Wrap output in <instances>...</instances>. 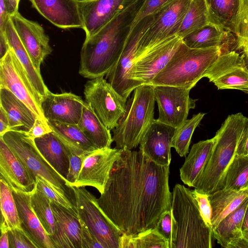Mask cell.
<instances>
[{
  "label": "cell",
  "mask_w": 248,
  "mask_h": 248,
  "mask_svg": "<svg viewBox=\"0 0 248 248\" xmlns=\"http://www.w3.org/2000/svg\"><path fill=\"white\" fill-rule=\"evenodd\" d=\"M173 0H144L132 26L147 16L157 13Z\"/></svg>",
  "instance_id": "obj_43"
},
{
  "label": "cell",
  "mask_w": 248,
  "mask_h": 248,
  "mask_svg": "<svg viewBox=\"0 0 248 248\" xmlns=\"http://www.w3.org/2000/svg\"><path fill=\"white\" fill-rule=\"evenodd\" d=\"M155 15L146 16L131 27L119 59L106 75L107 81L126 100L135 89L140 86L129 78L128 74L135 58L139 43Z\"/></svg>",
  "instance_id": "obj_11"
},
{
  "label": "cell",
  "mask_w": 248,
  "mask_h": 248,
  "mask_svg": "<svg viewBox=\"0 0 248 248\" xmlns=\"http://www.w3.org/2000/svg\"><path fill=\"white\" fill-rule=\"evenodd\" d=\"M78 125L97 149L110 147L113 140L110 130L104 125L86 102Z\"/></svg>",
  "instance_id": "obj_32"
},
{
  "label": "cell",
  "mask_w": 248,
  "mask_h": 248,
  "mask_svg": "<svg viewBox=\"0 0 248 248\" xmlns=\"http://www.w3.org/2000/svg\"><path fill=\"white\" fill-rule=\"evenodd\" d=\"M205 114L202 112L195 114L176 128L172 139L171 147L174 148L181 157H186L188 154L194 131Z\"/></svg>",
  "instance_id": "obj_39"
},
{
  "label": "cell",
  "mask_w": 248,
  "mask_h": 248,
  "mask_svg": "<svg viewBox=\"0 0 248 248\" xmlns=\"http://www.w3.org/2000/svg\"><path fill=\"white\" fill-rule=\"evenodd\" d=\"M35 186L36 188L42 192L50 201L59 203L63 206L73 208L77 210L73 204L66 198L59 194L42 178L36 177Z\"/></svg>",
  "instance_id": "obj_41"
},
{
  "label": "cell",
  "mask_w": 248,
  "mask_h": 248,
  "mask_svg": "<svg viewBox=\"0 0 248 248\" xmlns=\"http://www.w3.org/2000/svg\"><path fill=\"white\" fill-rule=\"evenodd\" d=\"M9 230L5 223L0 222V248H10Z\"/></svg>",
  "instance_id": "obj_50"
},
{
  "label": "cell",
  "mask_w": 248,
  "mask_h": 248,
  "mask_svg": "<svg viewBox=\"0 0 248 248\" xmlns=\"http://www.w3.org/2000/svg\"><path fill=\"white\" fill-rule=\"evenodd\" d=\"M85 102L104 125L113 130L124 113L127 100L103 77L91 79L84 86Z\"/></svg>",
  "instance_id": "obj_10"
},
{
  "label": "cell",
  "mask_w": 248,
  "mask_h": 248,
  "mask_svg": "<svg viewBox=\"0 0 248 248\" xmlns=\"http://www.w3.org/2000/svg\"><path fill=\"white\" fill-rule=\"evenodd\" d=\"M236 154L240 155L248 156V119L238 142Z\"/></svg>",
  "instance_id": "obj_49"
},
{
  "label": "cell",
  "mask_w": 248,
  "mask_h": 248,
  "mask_svg": "<svg viewBox=\"0 0 248 248\" xmlns=\"http://www.w3.org/2000/svg\"><path fill=\"white\" fill-rule=\"evenodd\" d=\"M86 156L69 155V167L66 180L71 186L77 179Z\"/></svg>",
  "instance_id": "obj_45"
},
{
  "label": "cell",
  "mask_w": 248,
  "mask_h": 248,
  "mask_svg": "<svg viewBox=\"0 0 248 248\" xmlns=\"http://www.w3.org/2000/svg\"><path fill=\"white\" fill-rule=\"evenodd\" d=\"M248 206V198L213 230L214 238L222 247L228 248L231 243L243 236L242 222Z\"/></svg>",
  "instance_id": "obj_33"
},
{
  "label": "cell",
  "mask_w": 248,
  "mask_h": 248,
  "mask_svg": "<svg viewBox=\"0 0 248 248\" xmlns=\"http://www.w3.org/2000/svg\"><path fill=\"white\" fill-rule=\"evenodd\" d=\"M52 131L63 144L70 154L87 156L97 149L78 124L47 120Z\"/></svg>",
  "instance_id": "obj_27"
},
{
  "label": "cell",
  "mask_w": 248,
  "mask_h": 248,
  "mask_svg": "<svg viewBox=\"0 0 248 248\" xmlns=\"http://www.w3.org/2000/svg\"><path fill=\"white\" fill-rule=\"evenodd\" d=\"M214 144L213 137L192 145L180 169V178L185 184L193 187L211 155Z\"/></svg>",
  "instance_id": "obj_26"
},
{
  "label": "cell",
  "mask_w": 248,
  "mask_h": 248,
  "mask_svg": "<svg viewBox=\"0 0 248 248\" xmlns=\"http://www.w3.org/2000/svg\"><path fill=\"white\" fill-rule=\"evenodd\" d=\"M0 222L12 229L21 228L18 211L13 192L6 182L0 178Z\"/></svg>",
  "instance_id": "obj_40"
},
{
  "label": "cell",
  "mask_w": 248,
  "mask_h": 248,
  "mask_svg": "<svg viewBox=\"0 0 248 248\" xmlns=\"http://www.w3.org/2000/svg\"><path fill=\"white\" fill-rule=\"evenodd\" d=\"M169 166L156 164L140 150L121 149L97 202L123 234L155 228L162 214L171 209Z\"/></svg>",
  "instance_id": "obj_1"
},
{
  "label": "cell",
  "mask_w": 248,
  "mask_h": 248,
  "mask_svg": "<svg viewBox=\"0 0 248 248\" xmlns=\"http://www.w3.org/2000/svg\"><path fill=\"white\" fill-rule=\"evenodd\" d=\"M155 228L163 237L169 241L170 245L172 230L171 209L166 211L162 214Z\"/></svg>",
  "instance_id": "obj_46"
},
{
  "label": "cell",
  "mask_w": 248,
  "mask_h": 248,
  "mask_svg": "<svg viewBox=\"0 0 248 248\" xmlns=\"http://www.w3.org/2000/svg\"><path fill=\"white\" fill-rule=\"evenodd\" d=\"M212 208V230L248 198V188L240 190L220 189L208 195Z\"/></svg>",
  "instance_id": "obj_30"
},
{
  "label": "cell",
  "mask_w": 248,
  "mask_h": 248,
  "mask_svg": "<svg viewBox=\"0 0 248 248\" xmlns=\"http://www.w3.org/2000/svg\"><path fill=\"white\" fill-rule=\"evenodd\" d=\"M247 187L248 188V186H247Z\"/></svg>",
  "instance_id": "obj_55"
},
{
  "label": "cell",
  "mask_w": 248,
  "mask_h": 248,
  "mask_svg": "<svg viewBox=\"0 0 248 248\" xmlns=\"http://www.w3.org/2000/svg\"><path fill=\"white\" fill-rule=\"evenodd\" d=\"M155 96L153 86L142 85L133 91L126 102L124 113L113 130L115 148L132 150L155 119Z\"/></svg>",
  "instance_id": "obj_6"
},
{
  "label": "cell",
  "mask_w": 248,
  "mask_h": 248,
  "mask_svg": "<svg viewBox=\"0 0 248 248\" xmlns=\"http://www.w3.org/2000/svg\"><path fill=\"white\" fill-rule=\"evenodd\" d=\"M192 193L197 202L201 214L205 223L207 226L212 229L211 223L212 208L208 195L200 192L195 188L192 191Z\"/></svg>",
  "instance_id": "obj_44"
},
{
  "label": "cell",
  "mask_w": 248,
  "mask_h": 248,
  "mask_svg": "<svg viewBox=\"0 0 248 248\" xmlns=\"http://www.w3.org/2000/svg\"><path fill=\"white\" fill-rule=\"evenodd\" d=\"M20 1V0H4L6 11L9 16L18 12Z\"/></svg>",
  "instance_id": "obj_53"
},
{
  "label": "cell",
  "mask_w": 248,
  "mask_h": 248,
  "mask_svg": "<svg viewBox=\"0 0 248 248\" xmlns=\"http://www.w3.org/2000/svg\"><path fill=\"white\" fill-rule=\"evenodd\" d=\"M10 49L5 32H0V60L4 57Z\"/></svg>",
  "instance_id": "obj_52"
},
{
  "label": "cell",
  "mask_w": 248,
  "mask_h": 248,
  "mask_svg": "<svg viewBox=\"0 0 248 248\" xmlns=\"http://www.w3.org/2000/svg\"><path fill=\"white\" fill-rule=\"evenodd\" d=\"M242 230H247L248 231V206L246 209L244 217H243Z\"/></svg>",
  "instance_id": "obj_54"
},
{
  "label": "cell",
  "mask_w": 248,
  "mask_h": 248,
  "mask_svg": "<svg viewBox=\"0 0 248 248\" xmlns=\"http://www.w3.org/2000/svg\"><path fill=\"white\" fill-rule=\"evenodd\" d=\"M159 112L157 120L174 128L187 119L196 100L189 96L190 90L168 85H153Z\"/></svg>",
  "instance_id": "obj_14"
},
{
  "label": "cell",
  "mask_w": 248,
  "mask_h": 248,
  "mask_svg": "<svg viewBox=\"0 0 248 248\" xmlns=\"http://www.w3.org/2000/svg\"><path fill=\"white\" fill-rule=\"evenodd\" d=\"M144 0H136L96 32L85 38L79 74L91 79L104 77L119 59Z\"/></svg>",
  "instance_id": "obj_2"
},
{
  "label": "cell",
  "mask_w": 248,
  "mask_h": 248,
  "mask_svg": "<svg viewBox=\"0 0 248 248\" xmlns=\"http://www.w3.org/2000/svg\"><path fill=\"white\" fill-rule=\"evenodd\" d=\"M34 140L43 156L66 179L69 170L70 153L63 144L53 131L35 138Z\"/></svg>",
  "instance_id": "obj_28"
},
{
  "label": "cell",
  "mask_w": 248,
  "mask_h": 248,
  "mask_svg": "<svg viewBox=\"0 0 248 248\" xmlns=\"http://www.w3.org/2000/svg\"><path fill=\"white\" fill-rule=\"evenodd\" d=\"M211 22L232 33L240 0H205Z\"/></svg>",
  "instance_id": "obj_35"
},
{
  "label": "cell",
  "mask_w": 248,
  "mask_h": 248,
  "mask_svg": "<svg viewBox=\"0 0 248 248\" xmlns=\"http://www.w3.org/2000/svg\"><path fill=\"white\" fill-rule=\"evenodd\" d=\"M120 248H170V245L156 228H152L136 234L123 233Z\"/></svg>",
  "instance_id": "obj_37"
},
{
  "label": "cell",
  "mask_w": 248,
  "mask_h": 248,
  "mask_svg": "<svg viewBox=\"0 0 248 248\" xmlns=\"http://www.w3.org/2000/svg\"><path fill=\"white\" fill-rule=\"evenodd\" d=\"M81 248H104L94 234L80 219Z\"/></svg>",
  "instance_id": "obj_47"
},
{
  "label": "cell",
  "mask_w": 248,
  "mask_h": 248,
  "mask_svg": "<svg viewBox=\"0 0 248 248\" xmlns=\"http://www.w3.org/2000/svg\"><path fill=\"white\" fill-rule=\"evenodd\" d=\"M248 185V156L235 155L221 182L218 190H240Z\"/></svg>",
  "instance_id": "obj_34"
},
{
  "label": "cell",
  "mask_w": 248,
  "mask_h": 248,
  "mask_svg": "<svg viewBox=\"0 0 248 248\" xmlns=\"http://www.w3.org/2000/svg\"><path fill=\"white\" fill-rule=\"evenodd\" d=\"M52 131V129L46 120L37 118L33 125L27 133L30 137L34 139Z\"/></svg>",
  "instance_id": "obj_48"
},
{
  "label": "cell",
  "mask_w": 248,
  "mask_h": 248,
  "mask_svg": "<svg viewBox=\"0 0 248 248\" xmlns=\"http://www.w3.org/2000/svg\"><path fill=\"white\" fill-rule=\"evenodd\" d=\"M0 104L7 115L9 130L28 132L38 118L25 103L5 88L0 87Z\"/></svg>",
  "instance_id": "obj_25"
},
{
  "label": "cell",
  "mask_w": 248,
  "mask_h": 248,
  "mask_svg": "<svg viewBox=\"0 0 248 248\" xmlns=\"http://www.w3.org/2000/svg\"><path fill=\"white\" fill-rule=\"evenodd\" d=\"M16 203L21 227L38 248H54L50 238L33 212L31 193L12 190Z\"/></svg>",
  "instance_id": "obj_24"
},
{
  "label": "cell",
  "mask_w": 248,
  "mask_h": 248,
  "mask_svg": "<svg viewBox=\"0 0 248 248\" xmlns=\"http://www.w3.org/2000/svg\"><path fill=\"white\" fill-rule=\"evenodd\" d=\"M182 43V39L176 36L135 59L129 78L139 86L151 85L154 78L164 68Z\"/></svg>",
  "instance_id": "obj_15"
},
{
  "label": "cell",
  "mask_w": 248,
  "mask_h": 248,
  "mask_svg": "<svg viewBox=\"0 0 248 248\" xmlns=\"http://www.w3.org/2000/svg\"><path fill=\"white\" fill-rule=\"evenodd\" d=\"M9 130V121L7 115L0 106V136Z\"/></svg>",
  "instance_id": "obj_51"
},
{
  "label": "cell",
  "mask_w": 248,
  "mask_h": 248,
  "mask_svg": "<svg viewBox=\"0 0 248 248\" xmlns=\"http://www.w3.org/2000/svg\"><path fill=\"white\" fill-rule=\"evenodd\" d=\"M136 0H78L86 37L92 35Z\"/></svg>",
  "instance_id": "obj_18"
},
{
  "label": "cell",
  "mask_w": 248,
  "mask_h": 248,
  "mask_svg": "<svg viewBox=\"0 0 248 248\" xmlns=\"http://www.w3.org/2000/svg\"><path fill=\"white\" fill-rule=\"evenodd\" d=\"M79 219L94 234L104 248H120V230L104 213L97 199L85 186L73 187Z\"/></svg>",
  "instance_id": "obj_8"
},
{
  "label": "cell",
  "mask_w": 248,
  "mask_h": 248,
  "mask_svg": "<svg viewBox=\"0 0 248 248\" xmlns=\"http://www.w3.org/2000/svg\"><path fill=\"white\" fill-rule=\"evenodd\" d=\"M248 119L240 112L230 115L216 132L211 155L193 186L197 191L209 195L218 190L225 172L236 154Z\"/></svg>",
  "instance_id": "obj_4"
},
{
  "label": "cell",
  "mask_w": 248,
  "mask_h": 248,
  "mask_svg": "<svg viewBox=\"0 0 248 248\" xmlns=\"http://www.w3.org/2000/svg\"><path fill=\"white\" fill-rule=\"evenodd\" d=\"M223 51V47L192 48L183 42L151 85H168L191 90Z\"/></svg>",
  "instance_id": "obj_5"
},
{
  "label": "cell",
  "mask_w": 248,
  "mask_h": 248,
  "mask_svg": "<svg viewBox=\"0 0 248 248\" xmlns=\"http://www.w3.org/2000/svg\"><path fill=\"white\" fill-rule=\"evenodd\" d=\"M55 231L48 235L54 248H81V229L77 210L50 202Z\"/></svg>",
  "instance_id": "obj_20"
},
{
  "label": "cell",
  "mask_w": 248,
  "mask_h": 248,
  "mask_svg": "<svg viewBox=\"0 0 248 248\" xmlns=\"http://www.w3.org/2000/svg\"><path fill=\"white\" fill-rule=\"evenodd\" d=\"M8 234L10 248H38L21 227L9 229Z\"/></svg>",
  "instance_id": "obj_42"
},
{
  "label": "cell",
  "mask_w": 248,
  "mask_h": 248,
  "mask_svg": "<svg viewBox=\"0 0 248 248\" xmlns=\"http://www.w3.org/2000/svg\"><path fill=\"white\" fill-rule=\"evenodd\" d=\"M211 22L205 0H191L177 36L182 39Z\"/></svg>",
  "instance_id": "obj_36"
},
{
  "label": "cell",
  "mask_w": 248,
  "mask_h": 248,
  "mask_svg": "<svg viewBox=\"0 0 248 248\" xmlns=\"http://www.w3.org/2000/svg\"><path fill=\"white\" fill-rule=\"evenodd\" d=\"M190 1L173 0L156 13L154 20L139 43L134 60L177 36Z\"/></svg>",
  "instance_id": "obj_9"
},
{
  "label": "cell",
  "mask_w": 248,
  "mask_h": 248,
  "mask_svg": "<svg viewBox=\"0 0 248 248\" xmlns=\"http://www.w3.org/2000/svg\"><path fill=\"white\" fill-rule=\"evenodd\" d=\"M0 178L12 190L31 193L35 187V181L0 137Z\"/></svg>",
  "instance_id": "obj_23"
},
{
  "label": "cell",
  "mask_w": 248,
  "mask_h": 248,
  "mask_svg": "<svg viewBox=\"0 0 248 248\" xmlns=\"http://www.w3.org/2000/svg\"><path fill=\"white\" fill-rule=\"evenodd\" d=\"M4 32L10 47L25 69L31 82L37 92L43 97L50 91L44 83L40 72L34 66L31 60L18 36L9 17Z\"/></svg>",
  "instance_id": "obj_29"
},
{
  "label": "cell",
  "mask_w": 248,
  "mask_h": 248,
  "mask_svg": "<svg viewBox=\"0 0 248 248\" xmlns=\"http://www.w3.org/2000/svg\"><path fill=\"white\" fill-rule=\"evenodd\" d=\"M9 17L34 66L40 72L41 64L52 51L48 36L39 23L26 18L18 12Z\"/></svg>",
  "instance_id": "obj_17"
},
{
  "label": "cell",
  "mask_w": 248,
  "mask_h": 248,
  "mask_svg": "<svg viewBox=\"0 0 248 248\" xmlns=\"http://www.w3.org/2000/svg\"><path fill=\"white\" fill-rule=\"evenodd\" d=\"M170 248H211L213 230L205 223L192 190L177 184L171 201Z\"/></svg>",
  "instance_id": "obj_3"
},
{
  "label": "cell",
  "mask_w": 248,
  "mask_h": 248,
  "mask_svg": "<svg viewBox=\"0 0 248 248\" xmlns=\"http://www.w3.org/2000/svg\"><path fill=\"white\" fill-rule=\"evenodd\" d=\"M30 202L32 210L48 235L54 234L55 221L50 201L36 187L31 192Z\"/></svg>",
  "instance_id": "obj_38"
},
{
  "label": "cell",
  "mask_w": 248,
  "mask_h": 248,
  "mask_svg": "<svg viewBox=\"0 0 248 248\" xmlns=\"http://www.w3.org/2000/svg\"><path fill=\"white\" fill-rule=\"evenodd\" d=\"M175 129L155 119L143 134L139 150L156 164L170 166L171 142Z\"/></svg>",
  "instance_id": "obj_19"
},
{
  "label": "cell",
  "mask_w": 248,
  "mask_h": 248,
  "mask_svg": "<svg viewBox=\"0 0 248 248\" xmlns=\"http://www.w3.org/2000/svg\"><path fill=\"white\" fill-rule=\"evenodd\" d=\"M85 103L81 97L71 93L50 92L43 97L41 108L46 120L78 124Z\"/></svg>",
  "instance_id": "obj_21"
},
{
  "label": "cell",
  "mask_w": 248,
  "mask_h": 248,
  "mask_svg": "<svg viewBox=\"0 0 248 248\" xmlns=\"http://www.w3.org/2000/svg\"><path fill=\"white\" fill-rule=\"evenodd\" d=\"M35 181L44 179L52 188L66 198L76 208L74 187L48 163L38 150L34 139L27 132L9 130L0 136Z\"/></svg>",
  "instance_id": "obj_7"
},
{
  "label": "cell",
  "mask_w": 248,
  "mask_h": 248,
  "mask_svg": "<svg viewBox=\"0 0 248 248\" xmlns=\"http://www.w3.org/2000/svg\"><path fill=\"white\" fill-rule=\"evenodd\" d=\"M32 7L62 29H83L78 0H29Z\"/></svg>",
  "instance_id": "obj_22"
},
{
  "label": "cell",
  "mask_w": 248,
  "mask_h": 248,
  "mask_svg": "<svg viewBox=\"0 0 248 248\" xmlns=\"http://www.w3.org/2000/svg\"><path fill=\"white\" fill-rule=\"evenodd\" d=\"M231 32L221 26L210 22L182 38V42L192 48L224 47L229 43Z\"/></svg>",
  "instance_id": "obj_31"
},
{
  "label": "cell",
  "mask_w": 248,
  "mask_h": 248,
  "mask_svg": "<svg viewBox=\"0 0 248 248\" xmlns=\"http://www.w3.org/2000/svg\"><path fill=\"white\" fill-rule=\"evenodd\" d=\"M121 149L110 148L96 149L85 158L81 170L73 187L90 186L103 193L112 167Z\"/></svg>",
  "instance_id": "obj_16"
},
{
  "label": "cell",
  "mask_w": 248,
  "mask_h": 248,
  "mask_svg": "<svg viewBox=\"0 0 248 248\" xmlns=\"http://www.w3.org/2000/svg\"><path fill=\"white\" fill-rule=\"evenodd\" d=\"M203 77L218 90L235 89L248 93V68L241 55L234 50H223Z\"/></svg>",
  "instance_id": "obj_13"
},
{
  "label": "cell",
  "mask_w": 248,
  "mask_h": 248,
  "mask_svg": "<svg viewBox=\"0 0 248 248\" xmlns=\"http://www.w3.org/2000/svg\"><path fill=\"white\" fill-rule=\"evenodd\" d=\"M0 87L10 91L38 118L46 120L41 108L43 97L32 86L25 69L11 48L0 60Z\"/></svg>",
  "instance_id": "obj_12"
}]
</instances>
